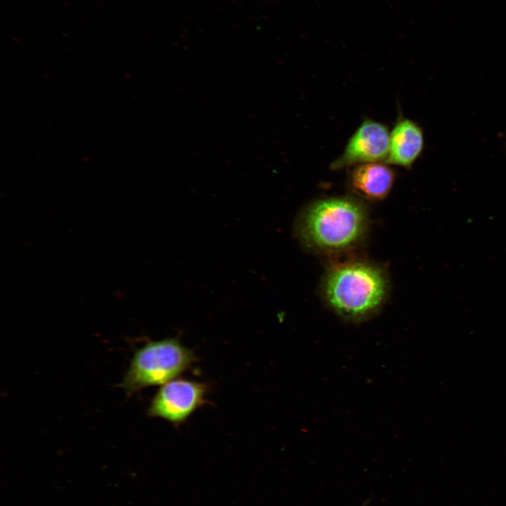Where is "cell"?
Wrapping results in <instances>:
<instances>
[{"label":"cell","instance_id":"obj_1","mask_svg":"<svg viewBox=\"0 0 506 506\" xmlns=\"http://www.w3.org/2000/svg\"><path fill=\"white\" fill-rule=\"evenodd\" d=\"M364 207L348 197H329L312 203L296 225L299 239L313 249L335 252L349 249L363 236L367 226Z\"/></svg>","mask_w":506,"mask_h":506},{"label":"cell","instance_id":"obj_2","mask_svg":"<svg viewBox=\"0 0 506 506\" xmlns=\"http://www.w3.org/2000/svg\"><path fill=\"white\" fill-rule=\"evenodd\" d=\"M387 289L384 271L363 261L334 267L327 273L323 287L329 306L349 319L363 318L375 312L386 298Z\"/></svg>","mask_w":506,"mask_h":506},{"label":"cell","instance_id":"obj_3","mask_svg":"<svg viewBox=\"0 0 506 506\" xmlns=\"http://www.w3.org/2000/svg\"><path fill=\"white\" fill-rule=\"evenodd\" d=\"M196 358L179 338L150 341L134 353L122 386L130 395L148 387L164 384L189 369Z\"/></svg>","mask_w":506,"mask_h":506},{"label":"cell","instance_id":"obj_4","mask_svg":"<svg viewBox=\"0 0 506 506\" xmlns=\"http://www.w3.org/2000/svg\"><path fill=\"white\" fill-rule=\"evenodd\" d=\"M207 390L205 383L186 379H172L157 391L148 409V415L179 425L205 403Z\"/></svg>","mask_w":506,"mask_h":506},{"label":"cell","instance_id":"obj_5","mask_svg":"<svg viewBox=\"0 0 506 506\" xmlns=\"http://www.w3.org/2000/svg\"><path fill=\"white\" fill-rule=\"evenodd\" d=\"M389 134L384 124L364 120L349 138L343 153L332 162L331 168L339 169L354 164L386 162Z\"/></svg>","mask_w":506,"mask_h":506},{"label":"cell","instance_id":"obj_6","mask_svg":"<svg viewBox=\"0 0 506 506\" xmlns=\"http://www.w3.org/2000/svg\"><path fill=\"white\" fill-rule=\"evenodd\" d=\"M424 145L422 128L409 119H400L389 134L386 162L410 168L420 156Z\"/></svg>","mask_w":506,"mask_h":506},{"label":"cell","instance_id":"obj_7","mask_svg":"<svg viewBox=\"0 0 506 506\" xmlns=\"http://www.w3.org/2000/svg\"><path fill=\"white\" fill-rule=\"evenodd\" d=\"M350 184L359 195L369 200H382L390 192L394 172L381 162L356 165L350 174Z\"/></svg>","mask_w":506,"mask_h":506}]
</instances>
